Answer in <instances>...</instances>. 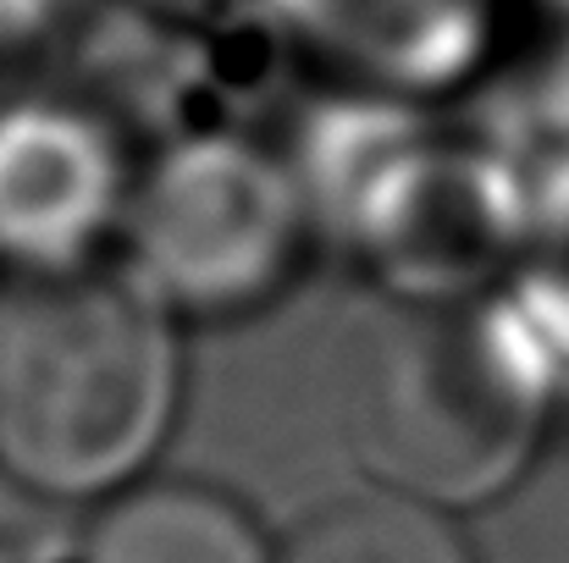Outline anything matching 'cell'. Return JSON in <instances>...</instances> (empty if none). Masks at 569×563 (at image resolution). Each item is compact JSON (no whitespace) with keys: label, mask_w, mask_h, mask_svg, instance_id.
<instances>
[{"label":"cell","mask_w":569,"mask_h":563,"mask_svg":"<svg viewBox=\"0 0 569 563\" xmlns=\"http://www.w3.org/2000/svg\"><path fill=\"white\" fill-rule=\"evenodd\" d=\"M183 409L178 315L128 265L0 282V470L106 503L144 481Z\"/></svg>","instance_id":"cell-1"},{"label":"cell","mask_w":569,"mask_h":563,"mask_svg":"<svg viewBox=\"0 0 569 563\" xmlns=\"http://www.w3.org/2000/svg\"><path fill=\"white\" fill-rule=\"evenodd\" d=\"M553 392V360L503 299H398L360 360L355 442L377 486L459 514L526 475Z\"/></svg>","instance_id":"cell-2"},{"label":"cell","mask_w":569,"mask_h":563,"mask_svg":"<svg viewBox=\"0 0 569 563\" xmlns=\"http://www.w3.org/2000/svg\"><path fill=\"white\" fill-rule=\"evenodd\" d=\"M299 167L232 133L167 144L128 199V271L178 315L221 321L277 299L310 243Z\"/></svg>","instance_id":"cell-3"},{"label":"cell","mask_w":569,"mask_h":563,"mask_svg":"<svg viewBox=\"0 0 569 563\" xmlns=\"http://www.w3.org/2000/svg\"><path fill=\"white\" fill-rule=\"evenodd\" d=\"M133 178L111 128L67 100L0 105V265L6 277L100 265L128 221Z\"/></svg>","instance_id":"cell-4"},{"label":"cell","mask_w":569,"mask_h":563,"mask_svg":"<svg viewBox=\"0 0 569 563\" xmlns=\"http://www.w3.org/2000/svg\"><path fill=\"white\" fill-rule=\"evenodd\" d=\"M271 6L316 56L381 89V100H409L459 83L481 61L498 0H271Z\"/></svg>","instance_id":"cell-5"},{"label":"cell","mask_w":569,"mask_h":563,"mask_svg":"<svg viewBox=\"0 0 569 563\" xmlns=\"http://www.w3.org/2000/svg\"><path fill=\"white\" fill-rule=\"evenodd\" d=\"M83 563H277V542L232 492L193 475H144L100 503Z\"/></svg>","instance_id":"cell-6"},{"label":"cell","mask_w":569,"mask_h":563,"mask_svg":"<svg viewBox=\"0 0 569 563\" xmlns=\"http://www.w3.org/2000/svg\"><path fill=\"white\" fill-rule=\"evenodd\" d=\"M277 563H481L459 514L403 497L392 486H366L316 503L282 542Z\"/></svg>","instance_id":"cell-7"},{"label":"cell","mask_w":569,"mask_h":563,"mask_svg":"<svg viewBox=\"0 0 569 563\" xmlns=\"http://www.w3.org/2000/svg\"><path fill=\"white\" fill-rule=\"evenodd\" d=\"M78 0H0V44H22L50 33L56 22H67Z\"/></svg>","instance_id":"cell-8"}]
</instances>
